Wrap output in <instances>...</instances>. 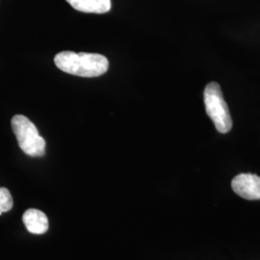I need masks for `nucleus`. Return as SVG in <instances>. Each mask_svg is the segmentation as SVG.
<instances>
[{"label":"nucleus","mask_w":260,"mask_h":260,"mask_svg":"<svg viewBox=\"0 0 260 260\" xmlns=\"http://www.w3.org/2000/svg\"><path fill=\"white\" fill-rule=\"evenodd\" d=\"M54 63L58 69L70 75L81 77H96L104 75L109 67L105 56L98 53L63 51L55 56Z\"/></svg>","instance_id":"nucleus-1"},{"label":"nucleus","mask_w":260,"mask_h":260,"mask_svg":"<svg viewBox=\"0 0 260 260\" xmlns=\"http://www.w3.org/2000/svg\"><path fill=\"white\" fill-rule=\"evenodd\" d=\"M12 128L21 150L32 157H41L46 152V141L40 135L35 124L25 116L13 117Z\"/></svg>","instance_id":"nucleus-2"},{"label":"nucleus","mask_w":260,"mask_h":260,"mask_svg":"<svg viewBox=\"0 0 260 260\" xmlns=\"http://www.w3.org/2000/svg\"><path fill=\"white\" fill-rule=\"evenodd\" d=\"M206 114L212 120L216 129L220 133H228L233 127V119L228 104L223 100L220 85L210 82L204 93Z\"/></svg>","instance_id":"nucleus-3"},{"label":"nucleus","mask_w":260,"mask_h":260,"mask_svg":"<svg viewBox=\"0 0 260 260\" xmlns=\"http://www.w3.org/2000/svg\"><path fill=\"white\" fill-rule=\"evenodd\" d=\"M233 191L249 201L260 200V177L252 174H240L232 182Z\"/></svg>","instance_id":"nucleus-4"},{"label":"nucleus","mask_w":260,"mask_h":260,"mask_svg":"<svg viewBox=\"0 0 260 260\" xmlns=\"http://www.w3.org/2000/svg\"><path fill=\"white\" fill-rule=\"evenodd\" d=\"M22 222L26 230L33 234H44L48 230V219L47 215L34 208L26 210L22 216Z\"/></svg>","instance_id":"nucleus-5"},{"label":"nucleus","mask_w":260,"mask_h":260,"mask_svg":"<svg viewBox=\"0 0 260 260\" xmlns=\"http://www.w3.org/2000/svg\"><path fill=\"white\" fill-rule=\"evenodd\" d=\"M75 10L83 13L104 14L111 9V0H67Z\"/></svg>","instance_id":"nucleus-6"},{"label":"nucleus","mask_w":260,"mask_h":260,"mask_svg":"<svg viewBox=\"0 0 260 260\" xmlns=\"http://www.w3.org/2000/svg\"><path fill=\"white\" fill-rule=\"evenodd\" d=\"M13 208V198L7 188H0V216Z\"/></svg>","instance_id":"nucleus-7"}]
</instances>
